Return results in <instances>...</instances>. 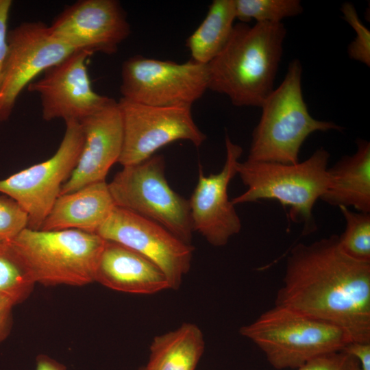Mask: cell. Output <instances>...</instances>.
I'll return each mask as SVG.
<instances>
[{"label":"cell","mask_w":370,"mask_h":370,"mask_svg":"<svg viewBox=\"0 0 370 370\" xmlns=\"http://www.w3.org/2000/svg\"><path fill=\"white\" fill-rule=\"evenodd\" d=\"M36 370H67L66 367L44 354L38 355L36 358Z\"/></svg>","instance_id":"obj_31"},{"label":"cell","mask_w":370,"mask_h":370,"mask_svg":"<svg viewBox=\"0 0 370 370\" xmlns=\"http://www.w3.org/2000/svg\"><path fill=\"white\" fill-rule=\"evenodd\" d=\"M240 334L251 341L276 369H297L320 355L341 351L352 342L341 328L275 305Z\"/></svg>","instance_id":"obj_5"},{"label":"cell","mask_w":370,"mask_h":370,"mask_svg":"<svg viewBox=\"0 0 370 370\" xmlns=\"http://www.w3.org/2000/svg\"><path fill=\"white\" fill-rule=\"evenodd\" d=\"M342 351L354 356L359 362L361 370H370V343L352 341Z\"/></svg>","instance_id":"obj_30"},{"label":"cell","mask_w":370,"mask_h":370,"mask_svg":"<svg viewBox=\"0 0 370 370\" xmlns=\"http://www.w3.org/2000/svg\"><path fill=\"white\" fill-rule=\"evenodd\" d=\"M15 305L10 298L0 295V343L10 334L12 324V311Z\"/></svg>","instance_id":"obj_29"},{"label":"cell","mask_w":370,"mask_h":370,"mask_svg":"<svg viewBox=\"0 0 370 370\" xmlns=\"http://www.w3.org/2000/svg\"><path fill=\"white\" fill-rule=\"evenodd\" d=\"M56 153L48 160L0 180V193L15 200L27 213L28 228L39 230L73 171L83 144L78 121L69 120Z\"/></svg>","instance_id":"obj_9"},{"label":"cell","mask_w":370,"mask_h":370,"mask_svg":"<svg viewBox=\"0 0 370 370\" xmlns=\"http://www.w3.org/2000/svg\"><path fill=\"white\" fill-rule=\"evenodd\" d=\"M225 143L226 159L221 171L206 176L200 166L197 184L188 199L194 232L214 247L225 245L242 227L235 206L229 199L227 188L237 175L243 149L227 134Z\"/></svg>","instance_id":"obj_15"},{"label":"cell","mask_w":370,"mask_h":370,"mask_svg":"<svg viewBox=\"0 0 370 370\" xmlns=\"http://www.w3.org/2000/svg\"><path fill=\"white\" fill-rule=\"evenodd\" d=\"M115 207L106 181L90 184L60 195L39 230H77L97 234Z\"/></svg>","instance_id":"obj_18"},{"label":"cell","mask_w":370,"mask_h":370,"mask_svg":"<svg viewBox=\"0 0 370 370\" xmlns=\"http://www.w3.org/2000/svg\"><path fill=\"white\" fill-rule=\"evenodd\" d=\"M236 19L234 0H214L204 21L186 40L191 60L206 64L228 41Z\"/></svg>","instance_id":"obj_21"},{"label":"cell","mask_w":370,"mask_h":370,"mask_svg":"<svg viewBox=\"0 0 370 370\" xmlns=\"http://www.w3.org/2000/svg\"><path fill=\"white\" fill-rule=\"evenodd\" d=\"M330 153L323 147L296 164L239 162L237 175L247 190L231 201L236 204L269 199L289 208V219L303 224V235L317 226L313 216L315 202L325 193L328 184Z\"/></svg>","instance_id":"obj_3"},{"label":"cell","mask_w":370,"mask_h":370,"mask_svg":"<svg viewBox=\"0 0 370 370\" xmlns=\"http://www.w3.org/2000/svg\"><path fill=\"white\" fill-rule=\"evenodd\" d=\"M51 34L75 51L116 53L130 25L116 0H80L65 8L49 25Z\"/></svg>","instance_id":"obj_13"},{"label":"cell","mask_w":370,"mask_h":370,"mask_svg":"<svg viewBox=\"0 0 370 370\" xmlns=\"http://www.w3.org/2000/svg\"><path fill=\"white\" fill-rule=\"evenodd\" d=\"M35 284L11 242L0 241V295L10 298L16 305L30 295Z\"/></svg>","instance_id":"obj_22"},{"label":"cell","mask_w":370,"mask_h":370,"mask_svg":"<svg viewBox=\"0 0 370 370\" xmlns=\"http://www.w3.org/2000/svg\"><path fill=\"white\" fill-rule=\"evenodd\" d=\"M356 151L328 168L329 184L323 201L334 207H353L370 213V143L356 140Z\"/></svg>","instance_id":"obj_19"},{"label":"cell","mask_w":370,"mask_h":370,"mask_svg":"<svg viewBox=\"0 0 370 370\" xmlns=\"http://www.w3.org/2000/svg\"><path fill=\"white\" fill-rule=\"evenodd\" d=\"M204 350L200 329L184 323L177 329L156 336L150 345L147 370H195Z\"/></svg>","instance_id":"obj_20"},{"label":"cell","mask_w":370,"mask_h":370,"mask_svg":"<svg viewBox=\"0 0 370 370\" xmlns=\"http://www.w3.org/2000/svg\"><path fill=\"white\" fill-rule=\"evenodd\" d=\"M208 65L136 55L122 64V98L151 106H192L208 89Z\"/></svg>","instance_id":"obj_8"},{"label":"cell","mask_w":370,"mask_h":370,"mask_svg":"<svg viewBox=\"0 0 370 370\" xmlns=\"http://www.w3.org/2000/svg\"><path fill=\"white\" fill-rule=\"evenodd\" d=\"M138 370H147V369H146L145 367H144L139 368Z\"/></svg>","instance_id":"obj_32"},{"label":"cell","mask_w":370,"mask_h":370,"mask_svg":"<svg viewBox=\"0 0 370 370\" xmlns=\"http://www.w3.org/2000/svg\"><path fill=\"white\" fill-rule=\"evenodd\" d=\"M12 1L0 0V76L7 52L8 21Z\"/></svg>","instance_id":"obj_28"},{"label":"cell","mask_w":370,"mask_h":370,"mask_svg":"<svg viewBox=\"0 0 370 370\" xmlns=\"http://www.w3.org/2000/svg\"><path fill=\"white\" fill-rule=\"evenodd\" d=\"M286 30L282 23L234 25L221 51L208 65V89L237 107H259L273 90Z\"/></svg>","instance_id":"obj_2"},{"label":"cell","mask_w":370,"mask_h":370,"mask_svg":"<svg viewBox=\"0 0 370 370\" xmlns=\"http://www.w3.org/2000/svg\"><path fill=\"white\" fill-rule=\"evenodd\" d=\"M345 228L338 235L343 251L351 258L370 262V213L353 212L349 208L339 207Z\"/></svg>","instance_id":"obj_24"},{"label":"cell","mask_w":370,"mask_h":370,"mask_svg":"<svg viewBox=\"0 0 370 370\" xmlns=\"http://www.w3.org/2000/svg\"><path fill=\"white\" fill-rule=\"evenodd\" d=\"M275 305L335 325L352 341L370 343V262L347 255L337 234L297 243Z\"/></svg>","instance_id":"obj_1"},{"label":"cell","mask_w":370,"mask_h":370,"mask_svg":"<svg viewBox=\"0 0 370 370\" xmlns=\"http://www.w3.org/2000/svg\"><path fill=\"white\" fill-rule=\"evenodd\" d=\"M95 282L127 293L149 295L169 288L164 273L138 252L106 241L100 255Z\"/></svg>","instance_id":"obj_17"},{"label":"cell","mask_w":370,"mask_h":370,"mask_svg":"<svg viewBox=\"0 0 370 370\" xmlns=\"http://www.w3.org/2000/svg\"><path fill=\"white\" fill-rule=\"evenodd\" d=\"M344 19L352 27L356 35L347 48L351 59L369 66L370 65V32L362 24L354 5L344 3L341 8Z\"/></svg>","instance_id":"obj_25"},{"label":"cell","mask_w":370,"mask_h":370,"mask_svg":"<svg viewBox=\"0 0 370 370\" xmlns=\"http://www.w3.org/2000/svg\"><path fill=\"white\" fill-rule=\"evenodd\" d=\"M91 55L86 51H75L45 70L40 79L27 86L29 92H36L40 98L44 120L79 121L110 100L95 92L92 87L86 66V60Z\"/></svg>","instance_id":"obj_14"},{"label":"cell","mask_w":370,"mask_h":370,"mask_svg":"<svg viewBox=\"0 0 370 370\" xmlns=\"http://www.w3.org/2000/svg\"><path fill=\"white\" fill-rule=\"evenodd\" d=\"M79 122L84 134L83 147L60 195L106 181L110 169L118 162L121 153L123 132L118 101L110 99L101 108Z\"/></svg>","instance_id":"obj_16"},{"label":"cell","mask_w":370,"mask_h":370,"mask_svg":"<svg viewBox=\"0 0 370 370\" xmlns=\"http://www.w3.org/2000/svg\"><path fill=\"white\" fill-rule=\"evenodd\" d=\"M25 210L11 197L0 195V241H11L28 226Z\"/></svg>","instance_id":"obj_26"},{"label":"cell","mask_w":370,"mask_h":370,"mask_svg":"<svg viewBox=\"0 0 370 370\" xmlns=\"http://www.w3.org/2000/svg\"><path fill=\"white\" fill-rule=\"evenodd\" d=\"M118 104L123 132L118 162L123 166L143 162L172 142L188 140L198 147L206 139L195 124L190 106H151L122 97Z\"/></svg>","instance_id":"obj_10"},{"label":"cell","mask_w":370,"mask_h":370,"mask_svg":"<svg viewBox=\"0 0 370 370\" xmlns=\"http://www.w3.org/2000/svg\"><path fill=\"white\" fill-rule=\"evenodd\" d=\"M75 50L42 22H25L8 32L7 52L0 76V121L8 120L23 89L40 73Z\"/></svg>","instance_id":"obj_11"},{"label":"cell","mask_w":370,"mask_h":370,"mask_svg":"<svg viewBox=\"0 0 370 370\" xmlns=\"http://www.w3.org/2000/svg\"><path fill=\"white\" fill-rule=\"evenodd\" d=\"M301 75V64L295 59L281 84L261 106V116L252 133L247 160L296 164L300 149L311 134L342 130L334 122L310 115L302 94Z\"/></svg>","instance_id":"obj_4"},{"label":"cell","mask_w":370,"mask_h":370,"mask_svg":"<svg viewBox=\"0 0 370 370\" xmlns=\"http://www.w3.org/2000/svg\"><path fill=\"white\" fill-rule=\"evenodd\" d=\"M296 370H361L358 360L342 350L317 356Z\"/></svg>","instance_id":"obj_27"},{"label":"cell","mask_w":370,"mask_h":370,"mask_svg":"<svg viewBox=\"0 0 370 370\" xmlns=\"http://www.w3.org/2000/svg\"><path fill=\"white\" fill-rule=\"evenodd\" d=\"M236 18L247 23H280L282 20L301 14L303 7L299 0H234Z\"/></svg>","instance_id":"obj_23"},{"label":"cell","mask_w":370,"mask_h":370,"mask_svg":"<svg viewBox=\"0 0 370 370\" xmlns=\"http://www.w3.org/2000/svg\"><path fill=\"white\" fill-rule=\"evenodd\" d=\"M11 243L35 283L83 286L95 282L106 241L77 230L25 228Z\"/></svg>","instance_id":"obj_6"},{"label":"cell","mask_w":370,"mask_h":370,"mask_svg":"<svg viewBox=\"0 0 370 370\" xmlns=\"http://www.w3.org/2000/svg\"><path fill=\"white\" fill-rule=\"evenodd\" d=\"M164 169L161 155L125 166L108 184L110 192L116 206L162 225L190 244L194 230L188 200L171 188Z\"/></svg>","instance_id":"obj_7"},{"label":"cell","mask_w":370,"mask_h":370,"mask_svg":"<svg viewBox=\"0 0 370 370\" xmlns=\"http://www.w3.org/2000/svg\"><path fill=\"white\" fill-rule=\"evenodd\" d=\"M103 239L128 247L149 259L177 290L188 272L194 247L162 225L116 206L97 232Z\"/></svg>","instance_id":"obj_12"}]
</instances>
